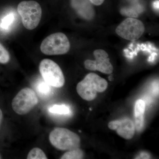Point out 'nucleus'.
I'll list each match as a JSON object with an SVG mask.
<instances>
[{
	"mask_svg": "<svg viewBox=\"0 0 159 159\" xmlns=\"http://www.w3.org/2000/svg\"><path fill=\"white\" fill-rule=\"evenodd\" d=\"M38 102V99L34 91L25 88L21 90L13 98L11 106L16 113L24 115L29 112Z\"/></svg>",
	"mask_w": 159,
	"mask_h": 159,
	"instance_id": "obj_6",
	"label": "nucleus"
},
{
	"mask_svg": "<svg viewBox=\"0 0 159 159\" xmlns=\"http://www.w3.org/2000/svg\"><path fill=\"white\" fill-rule=\"evenodd\" d=\"M28 159H47V156L41 149L34 148L31 149L27 156Z\"/></svg>",
	"mask_w": 159,
	"mask_h": 159,
	"instance_id": "obj_15",
	"label": "nucleus"
},
{
	"mask_svg": "<svg viewBox=\"0 0 159 159\" xmlns=\"http://www.w3.org/2000/svg\"><path fill=\"white\" fill-rule=\"evenodd\" d=\"M15 19L14 14L10 13L6 16L2 20L1 26L2 28L4 29H7L11 25V24L13 22Z\"/></svg>",
	"mask_w": 159,
	"mask_h": 159,
	"instance_id": "obj_17",
	"label": "nucleus"
},
{
	"mask_svg": "<svg viewBox=\"0 0 159 159\" xmlns=\"http://www.w3.org/2000/svg\"><path fill=\"white\" fill-rule=\"evenodd\" d=\"M17 11L23 25L28 30H33L39 25L42 15L41 7L34 1H23L19 4Z\"/></svg>",
	"mask_w": 159,
	"mask_h": 159,
	"instance_id": "obj_3",
	"label": "nucleus"
},
{
	"mask_svg": "<svg viewBox=\"0 0 159 159\" xmlns=\"http://www.w3.org/2000/svg\"><path fill=\"white\" fill-rule=\"evenodd\" d=\"M70 44L67 37L63 33L57 32L49 35L43 41L40 50L48 55H61L67 53Z\"/></svg>",
	"mask_w": 159,
	"mask_h": 159,
	"instance_id": "obj_4",
	"label": "nucleus"
},
{
	"mask_svg": "<svg viewBox=\"0 0 159 159\" xmlns=\"http://www.w3.org/2000/svg\"><path fill=\"white\" fill-rule=\"evenodd\" d=\"M49 140L51 145L59 150H71L80 146L79 136L67 129L54 128L50 133Z\"/></svg>",
	"mask_w": 159,
	"mask_h": 159,
	"instance_id": "obj_2",
	"label": "nucleus"
},
{
	"mask_svg": "<svg viewBox=\"0 0 159 159\" xmlns=\"http://www.w3.org/2000/svg\"><path fill=\"white\" fill-rule=\"evenodd\" d=\"M71 5L76 12L83 18L90 20L93 18V8L89 0H71Z\"/></svg>",
	"mask_w": 159,
	"mask_h": 159,
	"instance_id": "obj_10",
	"label": "nucleus"
},
{
	"mask_svg": "<svg viewBox=\"0 0 159 159\" xmlns=\"http://www.w3.org/2000/svg\"><path fill=\"white\" fill-rule=\"evenodd\" d=\"M153 6L154 8L156 9H159V1L157 0L153 3Z\"/></svg>",
	"mask_w": 159,
	"mask_h": 159,
	"instance_id": "obj_20",
	"label": "nucleus"
},
{
	"mask_svg": "<svg viewBox=\"0 0 159 159\" xmlns=\"http://www.w3.org/2000/svg\"><path fill=\"white\" fill-rule=\"evenodd\" d=\"M143 23L140 20L129 17L123 20L116 30V33L124 39L130 41L138 40L145 31Z\"/></svg>",
	"mask_w": 159,
	"mask_h": 159,
	"instance_id": "obj_7",
	"label": "nucleus"
},
{
	"mask_svg": "<svg viewBox=\"0 0 159 159\" xmlns=\"http://www.w3.org/2000/svg\"><path fill=\"white\" fill-rule=\"evenodd\" d=\"M84 152L79 148L69 150L61 157V159H81L83 158Z\"/></svg>",
	"mask_w": 159,
	"mask_h": 159,
	"instance_id": "obj_13",
	"label": "nucleus"
},
{
	"mask_svg": "<svg viewBox=\"0 0 159 159\" xmlns=\"http://www.w3.org/2000/svg\"><path fill=\"white\" fill-rule=\"evenodd\" d=\"M108 86V83L99 75L91 73L78 83L77 86V93L87 101L94 100L98 93L104 92Z\"/></svg>",
	"mask_w": 159,
	"mask_h": 159,
	"instance_id": "obj_1",
	"label": "nucleus"
},
{
	"mask_svg": "<svg viewBox=\"0 0 159 159\" xmlns=\"http://www.w3.org/2000/svg\"><path fill=\"white\" fill-rule=\"evenodd\" d=\"M49 111L52 114L58 115H68L70 112V109L65 105H54L49 108Z\"/></svg>",
	"mask_w": 159,
	"mask_h": 159,
	"instance_id": "obj_14",
	"label": "nucleus"
},
{
	"mask_svg": "<svg viewBox=\"0 0 159 159\" xmlns=\"http://www.w3.org/2000/svg\"><path fill=\"white\" fill-rule=\"evenodd\" d=\"M39 70L44 80L53 87H62L65 83L64 76L59 66L49 59L43 60Z\"/></svg>",
	"mask_w": 159,
	"mask_h": 159,
	"instance_id": "obj_5",
	"label": "nucleus"
},
{
	"mask_svg": "<svg viewBox=\"0 0 159 159\" xmlns=\"http://www.w3.org/2000/svg\"><path fill=\"white\" fill-rule=\"evenodd\" d=\"M139 158L140 159H148L149 158H150V157H149V156L148 155V154H147L143 153L141 154V156H139Z\"/></svg>",
	"mask_w": 159,
	"mask_h": 159,
	"instance_id": "obj_19",
	"label": "nucleus"
},
{
	"mask_svg": "<svg viewBox=\"0 0 159 159\" xmlns=\"http://www.w3.org/2000/svg\"><path fill=\"white\" fill-rule=\"evenodd\" d=\"M10 58L9 52L0 43V63H7L10 60Z\"/></svg>",
	"mask_w": 159,
	"mask_h": 159,
	"instance_id": "obj_16",
	"label": "nucleus"
},
{
	"mask_svg": "<svg viewBox=\"0 0 159 159\" xmlns=\"http://www.w3.org/2000/svg\"><path fill=\"white\" fill-rule=\"evenodd\" d=\"M145 102L142 99L137 100L134 107L135 127L138 131L142 130L144 125V115Z\"/></svg>",
	"mask_w": 159,
	"mask_h": 159,
	"instance_id": "obj_11",
	"label": "nucleus"
},
{
	"mask_svg": "<svg viewBox=\"0 0 159 159\" xmlns=\"http://www.w3.org/2000/svg\"><path fill=\"white\" fill-rule=\"evenodd\" d=\"M1 156H0V159H1Z\"/></svg>",
	"mask_w": 159,
	"mask_h": 159,
	"instance_id": "obj_22",
	"label": "nucleus"
},
{
	"mask_svg": "<svg viewBox=\"0 0 159 159\" xmlns=\"http://www.w3.org/2000/svg\"><path fill=\"white\" fill-rule=\"evenodd\" d=\"M95 60H86L84 61L86 69L91 71L97 70L105 74H111L113 71V67L110 61L108 54L101 49L95 50L93 53Z\"/></svg>",
	"mask_w": 159,
	"mask_h": 159,
	"instance_id": "obj_8",
	"label": "nucleus"
},
{
	"mask_svg": "<svg viewBox=\"0 0 159 159\" xmlns=\"http://www.w3.org/2000/svg\"><path fill=\"white\" fill-rule=\"evenodd\" d=\"M51 87L44 80H41L38 83L35 89L40 97L43 98H47L51 97L53 94Z\"/></svg>",
	"mask_w": 159,
	"mask_h": 159,
	"instance_id": "obj_12",
	"label": "nucleus"
},
{
	"mask_svg": "<svg viewBox=\"0 0 159 159\" xmlns=\"http://www.w3.org/2000/svg\"><path fill=\"white\" fill-rule=\"evenodd\" d=\"M90 2L93 4V5H95V6H99L102 5L103 2H104V0H89Z\"/></svg>",
	"mask_w": 159,
	"mask_h": 159,
	"instance_id": "obj_18",
	"label": "nucleus"
},
{
	"mask_svg": "<svg viewBox=\"0 0 159 159\" xmlns=\"http://www.w3.org/2000/svg\"><path fill=\"white\" fill-rule=\"evenodd\" d=\"M108 127L112 130H116L117 133L123 139L129 140L132 139L135 134V127L134 122L128 119L111 121Z\"/></svg>",
	"mask_w": 159,
	"mask_h": 159,
	"instance_id": "obj_9",
	"label": "nucleus"
},
{
	"mask_svg": "<svg viewBox=\"0 0 159 159\" xmlns=\"http://www.w3.org/2000/svg\"><path fill=\"white\" fill-rule=\"evenodd\" d=\"M2 119H3L2 112V110H1V109H0V127H1V124H2Z\"/></svg>",
	"mask_w": 159,
	"mask_h": 159,
	"instance_id": "obj_21",
	"label": "nucleus"
}]
</instances>
